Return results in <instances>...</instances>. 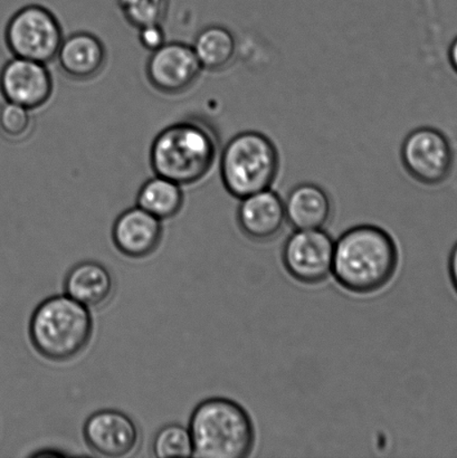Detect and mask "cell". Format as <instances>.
I'll list each match as a JSON object with an SVG mask.
<instances>
[{"label":"cell","mask_w":457,"mask_h":458,"mask_svg":"<svg viewBox=\"0 0 457 458\" xmlns=\"http://www.w3.org/2000/svg\"><path fill=\"white\" fill-rule=\"evenodd\" d=\"M400 250L386 229L358 225L334 242L333 274L343 290L356 295L377 293L395 277Z\"/></svg>","instance_id":"obj_1"},{"label":"cell","mask_w":457,"mask_h":458,"mask_svg":"<svg viewBox=\"0 0 457 458\" xmlns=\"http://www.w3.org/2000/svg\"><path fill=\"white\" fill-rule=\"evenodd\" d=\"M219 134L209 120L190 116L157 134L150 165L158 176L191 186L208 176L219 154Z\"/></svg>","instance_id":"obj_2"},{"label":"cell","mask_w":457,"mask_h":458,"mask_svg":"<svg viewBox=\"0 0 457 458\" xmlns=\"http://www.w3.org/2000/svg\"><path fill=\"white\" fill-rule=\"evenodd\" d=\"M188 428L194 456L201 458L249 457L257 442L252 417L230 398L212 397L199 403Z\"/></svg>","instance_id":"obj_3"},{"label":"cell","mask_w":457,"mask_h":458,"mask_svg":"<svg viewBox=\"0 0 457 458\" xmlns=\"http://www.w3.org/2000/svg\"><path fill=\"white\" fill-rule=\"evenodd\" d=\"M93 327L89 308L67 294L53 295L31 314L30 339L40 356L51 361H69L88 347Z\"/></svg>","instance_id":"obj_4"},{"label":"cell","mask_w":457,"mask_h":458,"mask_svg":"<svg viewBox=\"0 0 457 458\" xmlns=\"http://www.w3.org/2000/svg\"><path fill=\"white\" fill-rule=\"evenodd\" d=\"M280 154L267 134L255 130L237 133L224 147L219 174L226 191L244 199L270 190L280 173Z\"/></svg>","instance_id":"obj_5"},{"label":"cell","mask_w":457,"mask_h":458,"mask_svg":"<svg viewBox=\"0 0 457 458\" xmlns=\"http://www.w3.org/2000/svg\"><path fill=\"white\" fill-rule=\"evenodd\" d=\"M64 38L60 21L40 4H27L9 20L4 40L13 56L48 64Z\"/></svg>","instance_id":"obj_6"},{"label":"cell","mask_w":457,"mask_h":458,"mask_svg":"<svg viewBox=\"0 0 457 458\" xmlns=\"http://www.w3.org/2000/svg\"><path fill=\"white\" fill-rule=\"evenodd\" d=\"M401 158L410 176L427 186L446 182L454 165V151L449 138L433 127H419L407 134Z\"/></svg>","instance_id":"obj_7"},{"label":"cell","mask_w":457,"mask_h":458,"mask_svg":"<svg viewBox=\"0 0 457 458\" xmlns=\"http://www.w3.org/2000/svg\"><path fill=\"white\" fill-rule=\"evenodd\" d=\"M334 241L320 229H297L282 249V264L289 276L304 285L328 280L333 271Z\"/></svg>","instance_id":"obj_8"},{"label":"cell","mask_w":457,"mask_h":458,"mask_svg":"<svg viewBox=\"0 0 457 458\" xmlns=\"http://www.w3.org/2000/svg\"><path fill=\"white\" fill-rule=\"evenodd\" d=\"M201 71L194 48L182 42H165L151 52L146 65L151 87L168 96H177L194 87Z\"/></svg>","instance_id":"obj_9"},{"label":"cell","mask_w":457,"mask_h":458,"mask_svg":"<svg viewBox=\"0 0 457 458\" xmlns=\"http://www.w3.org/2000/svg\"><path fill=\"white\" fill-rule=\"evenodd\" d=\"M53 91V76L44 63L13 56L0 71V92L7 102L33 111L47 105Z\"/></svg>","instance_id":"obj_10"},{"label":"cell","mask_w":457,"mask_h":458,"mask_svg":"<svg viewBox=\"0 0 457 458\" xmlns=\"http://www.w3.org/2000/svg\"><path fill=\"white\" fill-rule=\"evenodd\" d=\"M83 437L92 452L109 458L131 454L140 442L136 421L115 410H102L89 416L84 424Z\"/></svg>","instance_id":"obj_11"},{"label":"cell","mask_w":457,"mask_h":458,"mask_svg":"<svg viewBox=\"0 0 457 458\" xmlns=\"http://www.w3.org/2000/svg\"><path fill=\"white\" fill-rule=\"evenodd\" d=\"M237 224L245 237L255 242L275 241L284 232L286 221L284 199L270 190L241 199Z\"/></svg>","instance_id":"obj_12"},{"label":"cell","mask_w":457,"mask_h":458,"mask_svg":"<svg viewBox=\"0 0 457 458\" xmlns=\"http://www.w3.org/2000/svg\"><path fill=\"white\" fill-rule=\"evenodd\" d=\"M161 222L139 206L129 208L116 217L112 241L116 250L127 258H147L158 249L163 240Z\"/></svg>","instance_id":"obj_13"},{"label":"cell","mask_w":457,"mask_h":458,"mask_svg":"<svg viewBox=\"0 0 457 458\" xmlns=\"http://www.w3.org/2000/svg\"><path fill=\"white\" fill-rule=\"evenodd\" d=\"M56 60L63 73L78 81L96 78L106 62L105 44L89 31H78L63 38Z\"/></svg>","instance_id":"obj_14"},{"label":"cell","mask_w":457,"mask_h":458,"mask_svg":"<svg viewBox=\"0 0 457 458\" xmlns=\"http://www.w3.org/2000/svg\"><path fill=\"white\" fill-rule=\"evenodd\" d=\"M284 208L286 221L295 229L325 228L334 214L328 192L313 182L293 187L284 199Z\"/></svg>","instance_id":"obj_15"},{"label":"cell","mask_w":457,"mask_h":458,"mask_svg":"<svg viewBox=\"0 0 457 458\" xmlns=\"http://www.w3.org/2000/svg\"><path fill=\"white\" fill-rule=\"evenodd\" d=\"M65 294L89 309L102 308L109 302L114 291L112 274L96 260L75 264L64 281Z\"/></svg>","instance_id":"obj_16"},{"label":"cell","mask_w":457,"mask_h":458,"mask_svg":"<svg viewBox=\"0 0 457 458\" xmlns=\"http://www.w3.org/2000/svg\"><path fill=\"white\" fill-rule=\"evenodd\" d=\"M194 48L203 70L219 72L226 70L237 55V40L231 30L222 25H209L196 35Z\"/></svg>","instance_id":"obj_17"},{"label":"cell","mask_w":457,"mask_h":458,"mask_svg":"<svg viewBox=\"0 0 457 458\" xmlns=\"http://www.w3.org/2000/svg\"><path fill=\"white\" fill-rule=\"evenodd\" d=\"M183 201L182 186L158 174L143 182L137 194V206L160 221L177 216Z\"/></svg>","instance_id":"obj_18"},{"label":"cell","mask_w":457,"mask_h":458,"mask_svg":"<svg viewBox=\"0 0 457 458\" xmlns=\"http://www.w3.org/2000/svg\"><path fill=\"white\" fill-rule=\"evenodd\" d=\"M152 453L158 458L194 456L190 428L181 424L164 426L152 442Z\"/></svg>","instance_id":"obj_19"},{"label":"cell","mask_w":457,"mask_h":458,"mask_svg":"<svg viewBox=\"0 0 457 458\" xmlns=\"http://www.w3.org/2000/svg\"><path fill=\"white\" fill-rule=\"evenodd\" d=\"M116 3L124 20L138 30L163 24L169 9V0H116Z\"/></svg>","instance_id":"obj_20"},{"label":"cell","mask_w":457,"mask_h":458,"mask_svg":"<svg viewBox=\"0 0 457 458\" xmlns=\"http://www.w3.org/2000/svg\"><path fill=\"white\" fill-rule=\"evenodd\" d=\"M34 120L30 110L13 102L0 106V133L12 141H21L30 136Z\"/></svg>","instance_id":"obj_21"},{"label":"cell","mask_w":457,"mask_h":458,"mask_svg":"<svg viewBox=\"0 0 457 458\" xmlns=\"http://www.w3.org/2000/svg\"><path fill=\"white\" fill-rule=\"evenodd\" d=\"M139 42L147 51L154 52L165 43V33L163 25L151 24L139 29Z\"/></svg>","instance_id":"obj_22"},{"label":"cell","mask_w":457,"mask_h":458,"mask_svg":"<svg viewBox=\"0 0 457 458\" xmlns=\"http://www.w3.org/2000/svg\"><path fill=\"white\" fill-rule=\"evenodd\" d=\"M449 276L451 284L453 286V289L457 294V242H455L454 246L452 247L449 256Z\"/></svg>","instance_id":"obj_23"},{"label":"cell","mask_w":457,"mask_h":458,"mask_svg":"<svg viewBox=\"0 0 457 458\" xmlns=\"http://www.w3.org/2000/svg\"><path fill=\"white\" fill-rule=\"evenodd\" d=\"M449 61L452 69H453L457 74V36L453 39V42L451 43L449 47Z\"/></svg>","instance_id":"obj_24"}]
</instances>
